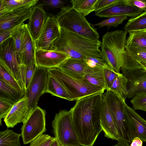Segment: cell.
<instances>
[{
	"instance_id": "obj_26",
	"label": "cell",
	"mask_w": 146,
	"mask_h": 146,
	"mask_svg": "<svg viewBox=\"0 0 146 146\" xmlns=\"http://www.w3.org/2000/svg\"><path fill=\"white\" fill-rule=\"evenodd\" d=\"M103 70L92 68L88 66L85 71L82 80L107 90Z\"/></svg>"
},
{
	"instance_id": "obj_6",
	"label": "cell",
	"mask_w": 146,
	"mask_h": 146,
	"mask_svg": "<svg viewBox=\"0 0 146 146\" xmlns=\"http://www.w3.org/2000/svg\"><path fill=\"white\" fill-rule=\"evenodd\" d=\"M48 70L66 89L70 96L71 101H77L92 94L104 93V89L71 77L59 68L48 69Z\"/></svg>"
},
{
	"instance_id": "obj_36",
	"label": "cell",
	"mask_w": 146,
	"mask_h": 146,
	"mask_svg": "<svg viewBox=\"0 0 146 146\" xmlns=\"http://www.w3.org/2000/svg\"><path fill=\"white\" fill-rule=\"evenodd\" d=\"M37 67L35 60H34L26 66L25 72V92L28 88Z\"/></svg>"
},
{
	"instance_id": "obj_35",
	"label": "cell",
	"mask_w": 146,
	"mask_h": 146,
	"mask_svg": "<svg viewBox=\"0 0 146 146\" xmlns=\"http://www.w3.org/2000/svg\"><path fill=\"white\" fill-rule=\"evenodd\" d=\"M85 61L89 66L92 68L111 69L102 58L86 56Z\"/></svg>"
},
{
	"instance_id": "obj_33",
	"label": "cell",
	"mask_w": 146,
	"mask_h": 146,
	"mask_svg": "<svg viewBox=\"0 0 146 146\" xmlns=\"http://www.w3.org/2000/svg\"><path fill=\"white\" fill-rule=\"evenodd\" d=\"M0 79H1L8 84L17 90L25 92L21 89L15 78L1 64H0Z\"/></svg>"
},
{
	"instance_id": "obj_14",
	"label": "cell",
	"mask_w": 146,
	"mask_h": 146,
	"mask_svg": "<svg viewBox=\"0 0 146 146\" xmlns=\"http://www.w3.org/2000/svg\"><path fill=\"white\" fill-rule=\"evenodd\" d=\"M33 7L0 12V31L20 26L29 19Z\"/></svg>"
},
{
	"instance_id": "obj_18",
	"label": "cell",
	"mask_w": 146,
	"mask_h": 146,
	"mask_svg": "<svg viewBox=\"0 0 146 146\" xmlns=\"http://www.w3.org/2000/svg\"><path fill=\"white\" fill-rule=\"evenodd\" d=\"M35 42L28 30L27 24H23L21 36L20 59L21 64L25 66L35 60Z\"/></svg>"
},
{
	"instance_id": "obj_34",
	"label": "cell",
	"mask_w": 146,
	"mask_h": 146,
	"mask_svg": "<svg viewBox=\"0 0 146 146\" xmlns=\"http://www.w3.org/2000/svg\"><path fill=\"white\" fill-rule=\"evenodd\" d=\"M130 102L134 110H141L146 111V93L135 96Z\"/></svg>"
},
{
	"instance_id": "obj_42",
	"label": "cell",
	"mask_w": 146,
	"mask_h": 146,
	"mask_svg": "<svg viewBox=\"0 0 146 146\" xmlns=\"http://www.w3.org/2000/svg\"><path fill=\"white\" fill-rule=\"evenodd\" d=\"M127 4L143 11H146V0H125Z\"/></svg>"
},
{
	"instance_id": "obj_41",
	"label": "cell",
	"mask_w": 146,
	"mask_h": 146,
	"mask_svg": "<svg viewBox=\"0 0 146 146\" xmlns=\"http://www.w3.org/2000/svg\"><path fill=\"white\" fill-rule=\"evenodd\" d=\"M13 104L7 101L0 99V121L1 125V119H5L11 110Z\"/></svg>"
},
{
	"instance_id": "obj_49",
	"label": "cell",
	"mask_w": 146,
	"mask_h": 146,
	"mask_svg": "<svg viewBox=\"0 0 146 146\" xmlns=\"http://www.w3.org/2000/svg\"><path fill=\"white\" fill-rule=\"evenodd\" d=\"M76 146V145L74 146V145H71V146Z\"/></svg>"
},
{
	"instance_id": "obj_48",
	"label": "cell",
	"mask_w": 146,
	"mask_h": 146,
	"mask_svg": "<svg viewBox=\"0 0 146 146\" xmlns=\"http://www.w3.org/2000/svg\"><path fill=\"white\" fill-rule=\"evenodd\" d=\"M140 65L142 69H143L146 70V64H140Z\"/></svg>"
},
{
	"instance_id": "obj_21",
	"label": "cell",
	"mask_w": 146,
	"mask_h": 146,
	"mask_svg": "<svg viewBox=\"0 0 146 146\" xmlns=\"http://www.w3.org/2000/svg\"><path fill=\"white\" fill-rule=\"evenodd\" d=\"M122 71L142 69L140 64H146V50H125L122 54Z\"/></svg>"
},
{
	"instance_id": "obj_22",
	"label": "cell",
	"mask_w": 146,
	"mask_h": 146,
	"mask_svg": "<svg viewBox=\"0 0 146 146\" xmlns=\"http://www.w3.org/2000/svg\"><path fill=\"white\" fill-rule=\"evenodd\" d=\"M88 66L85 61L70 58L62 64L59 68L69 76L82 80Z\"/></svg>"
},
{
	"instance_id": "obj_3",
	"label": "cell",
	"mask_w": 146,
	"mask_h": 146,
	"mask_svg": "<svg viewBox=\"0 0 146 146\" xmlns=\"http://www.w3.org/2000/svg\"><path fill=\"white\" fill-rule=\"evenodd\" d=\"M127 33L121 30L108 32L103 36L101 43V58L112 70L118 74L120 73Z\"/></svg>"
},
{
	"instance_id": "obj_16",
	"label": "cell",
	"mask_w": 146,
	"mask_h": 146,
	"mask_svg": "<svg viewBox=\"0 0 146 146\" xmlns=\"http://www.w3.org/2000/svg\"><path fill=\"white\" fill-rule=\"evenodd\" d=\"M143 11L130 5L125 0L99 11L95 12V15L100 17L109 18L111 17L126 15L131 18L136 17L141 14Z\"/></svg>"
},
{
	"instance_id": "obj_9",
	"label": "cell",
	"mask_w": 146,
	"mask_h": 146,
	"mask_svg": "<svg viewBox=\"0 0 146 146\" xmlns=\"http://www.w3.org/2000/svg\"><path fill=\"white\" fill-rule=\"evenodd\" d=\"M45 115V111L38 106L31 111L21 128L24 144L30 143L46 131Z\"/></svg>"
},
{
	"instance_id": "obj_13",
	"label": "cell",
	"mask_w": 146,
	"mask_h": 146,
	"mask_svg": "<svg viewBox=\"0 0 146 146\" xmlns=\"http://www.w3.org/2000/svg\"><path fill=\"white\" fill-rule=\"evenodd\" d=\"M127 79L128 98L140 94L146 93V70L139 69L122 71Z\"/></svg>"
},
{
	"instance_id": "obj_19",
	"label": "cell",
	"mask_w": 146,
	"mask_h": 146,
	"mask_svg": "<svg viewBox=\"0 0 146 146\" xmlns=\"http://www.w3.org/2000/svg\"><path fill=\"white\" fill-rule=\"evenodd\" d=\"M100 121L104 136L120 142L119 135L113 119L103 95L102 102Z\"/></svg>"
},
{
	"instance_id": "obj_25",
	"label": "cell",
	"mask_w": 146,
	"mask_h": 146,
	"mask_svg": "<svg viewBox=\"0 0 146 146\" xmlns=\"http://www.w3.org/2000/svg\"><path fill=\"white\" fill-rule=\"evenodd\" d=\"M0 99L14 104L25 96V92L18 90L0 79Z\"/></svg>"
},
{
	"instance_id": "obj_17",
	"label": "cell",
	"mask_w": 146,
	"mask_h": 146,
	"mask_svg": "<svg viewBox=\"0 0 146 146\" xmlns=\"http://www.w3.org/2000/svg\"><path fill=\"white\" fill-rule=\"evenodd\" d=\"M47 17L42 4L33 7L27 25L35 42L38 38Z\"/></svg>"
},
{
	"instance_id": "obj_37",
	"label": "cell",
	"mask_w": 146,
	"mask_h": 146,
	"mask_svg": "<svg viewBox=\"0 0 146 146\" xmlns=\"http://www.w3.org/2000/svg\"><path fill=\"white\" fill-rule=\"evenodd\" d=\"M55 137L42 134L30 143L29 146H50Z\"/></svg>"
},
{
	"instance_id": "obj_30",
	"label": "cell",
	"mask_w": 146,
	"mask_h": 146,
	"mask_svg": "<svg viewBox=\"0 0 146 146\" xmlns=\"http://www.w3.org/2000/svg\"><path fill=\"white\" fill-rule=\"evenodd\" d=\"M21 134L6 129L0 132V146H21L19 137Z\"/></svg>"
},
{
	"instance_id": "obj_5",
	"label": "cell",
	"mask_w": 146,
	"mask_h": 146,
	"mask_svg": "<svg viewBox=\"0 0 146 146\" xmlns=\"http://www.w3.org/2000/svg\"><path fill=\"white\" fill-rule=\"evenodd\" d=\"M103 96L113 119L120 142L131 143L133 140L131 130L125 108V100L108 90Z\"/></svg>"
},
{
	"instance_id": "obj_46",
	"label": "cell",
	"mask_w": 146,
	"mask_h": 146,
	"mask_svg": "<svg viewBox=\"0 0 146 146\" xmlns=\"http://www.w3.org/2000/svg\"><path fill=\"white\" fill-rule=\"evenodd\" d=\"M50 146H62L59 143L58 140L55 138V139L51 143Z\"/></svg>"
},
{
	"instance_id": "obj_23",
	"label": "cell",
	"mask_w": 146,
	"mask_h": 146,
	"mask_svg": "<svg viewBox=\"0 0 146 146\" xmlns=\"http://www.w3.org/2000/svg\"><path fill=\"white\" fill-rule=\"evenodd\" d=\"M125 48L127 50H146V29L129 33Z\"/></svg>"
},
{
	"instance_id": "obj_44",
	"label": "cell",
	"mask_w": 146,
	"mask_h": 146,
	"mask_svg": "<svg viewBox=\"0 0 146 146\" xmlns=\"http://www.w3.org/2000/svg\"><path fill=\"white\" fill-rule=\"evenodd\" d=\"M42 3L43 5L50 7L57 8L64 6V2L61 0H47L43 1Z\"/></svg>"
},
{
	"instance_id": "obj_12",
	"label": "cell",
	"mask_w": 146,
	"mask_h": 146,
	"mask_svg": "<svg viewBox=\"0 0 146 146\" xmlns=\"http://www.w3.org/2000/svg\"><path fill=\"white\" fill-rule=\"evenodd\" d=\"M35 58L38 67L48 69L59 68L70 57L62 52L44 50L35 47Z\"/></svg>"
},
{
	"instance_id": "obj_28",
	"label": "cell",
	"mask_w": 146,
	"mask_h": 146,
	"mask_svg": "<svg viewBox=\"0 0 146 146\" xmlns=\"http://www.w3.org/2000/svg\"><path fill=\"white\" fill-rule=\"evenodd\" d=\"M127 81V78L121 73L115 80L109 90L125 100L128 96Z\"/></svg>"
},
{
	"instance_id": "obj_20",
	"label": "cell",
	"mask_w": 146,
	"mask_h": 146,
	"mask_svg": "<svg viewBox=\"0 0 146 146\" xmlns=\"http://www.w3.org/2000/svg\"><path fill=\"white\" fill-rule=\"evenodd\" d=\"M127 114L129 121L133 140L136 137L146 142V121L135 110L125 105Z\"/></svg>"
},
{
	"instance_id": "obj_27",
	"label": "cell",
	"mask_w": 146,
	"mask_h": 146,
	"mask_svg": "<svg viewBox=\"0 0 146 146\" xmlns=\"http://www.w3.org/2000/svg\"><path fill=\"white\" fill-rule=\"evenodd\" d=\"M38 0H0V12L34 7Z\"/></svg>"
},
{
	"instance_id": "obj_11",
	"label": "cell",
	"mask_w": 146,
	"mask_h": 146,
	"mask_svg": "<svg viewBox=\"0 0 146 146\" xmlns=\"http://www.w3.org/2000/svg\"><path fill=\"white\" fill-rule=\"evenodd\" d=\"M60 29L56 16L49 15L38 38L35 42V47L46 50H56L54 42L60 35Z\"/></svg>"
},
{
	"instance_id": "obj_32",
	"label": "cell",
	"mask_w": 146,
	"mask_h": 146,
	"mask_svg": "<svg viewBox=\"0 0 146 146\" xmlns=\"http://www.w3.org/2000/svg\"><path fill=\"white\" fill-rule=\"evenodd\" d=\"M126 15L118 16L111 17L101 21L92 25L93 27L98 26L99 28L107 27L108 28L111 27H116L122 24L123 21L127 19Z\"/></svg>"
},
{
	"instance_id": "obj_31",
	"label": "cell",
	"mask_w": 146,
	"mask_h": 146,
	"mask_svg": "<svg viewBox=\"0 0 146 146\" xmlns=\"http://www.w3.org/2000/svg\"><path fill=\"white\" fill-rule=\"evenodd\" d=\"M97 0H72V7L85 16L94 11V6Z\"/></svg>"
},
{
	"instance_id": "obj_2",
	"label": "cell",
	"mask_w": 146,
	"mask_h": 146,
	"mask_svg": "<svg viewBox=\"0 0 146 146\" xmlns=\"http://www.w3.org/2000/svg\"><path fill=\"white\" fill-rule=\"evenodd\" d=\"M60 31V35L54 42L56 50L78 60L85 61L86 56L101 58L99 39H89L61 28Z\"/></svg>"
},
{
	"instance_id": "obj_45",
	"label": "cell",
	"mask_w": 146,
	"mask_h": 146,
	"mask_svg": "<svg viewBox=\"0 0 146 146\" xmlns=\"http://www.w3.org/2000/svg\"><path fill=\"white\" fill-rule=\"evenodd\" d=\"M143 141L137 137L134 138L130 145V146H142Z\"/></svg>"
},
{
	"instance_id": "obj_7",
	"label": "cell",
	"mask_w": 146,
	"mask_h": 146,
	"mask_svg": "<svg viewBox=\"0 0 146 146\" xmlns=\"http://www.w3.org/2000/svg\"><path fill=\"white\" fill-rule=\"evenodd\" d=\"M0 64L3 65L15 78L21 89L25 90L26 66L19 61L15 41L10 37L0 44Z\"/></svg>"
},
{
	"instance_id": "obj_29",
	"label": "cell",
	"mask_w": 146,
	"mask_h": 146,
	"mask_svg": "<svg viewBox=\"0 0 146 146\" xmlns=\"http://www.w3.org/2000/svg\"><path fill=\"white\" fill-rule=\"evenodd\" d=\"M127 33L146 29V11L129 19L123 28Z\"/></svg>"
},
{
	"instance_id": "obj_4",
	"label": "cell",
	"mask_w": 146,
	"mask_h": 146,
	"mask_svg": "<svg viewBox=\"0 0 146 146\" xmlns=\"http://www.w3.org/2000/svg\"><path fill=\"white\" fill-rule=\"evenodd\" d=\"M55 16L60 28L89 39H99V35L92 25L72 6L62 7Z\"/></svg>"
},
{
	"instance_id": "obj_10",
	"label": "cell",
	"mask_w": 146,
	"mask_h": 146,
	"mask_svg": "<svg viewBox=\"0 0 146 146\" xmlns=\"http://www.w3.org/2000/svg\"><path fill=\"white\" fill-rule=\"evenodd\" d=\"M48 74V69L37 66L36 69L25 94L30 111L37 106L40 98L44 93Z\"/></svg>"
},
{
	"instance_id": "obj_24",
	"label": "cell",
	"mask_w": 146,
	"mask_h": 146,
	"mask_svg": "<svg viewBox=\"0 0 146 146\" xmlns=\"http://www.w3.org/2000/svg\"><path fill=\"white\" fill-rule=\"evenodd\" d=\"M45 93L71 101L70 96L64 87L54 77L48 72Z\"/></svg>"
},
{
	"instance_id": "obj_1",
	"label": "cell",
	"mask_w": 146,
	"mask_h": 146,
	"mask_svg": "<svg viewBox=\"0 0 146 146\" xmlns=\"http://www.w3.org/2000/svg\"><path fill=\"white\" fill-rule=\"evenodd\" d=\"M103 93L83 97L71 108L74 127L82 146H93L102 131L100 117Z\"/></svg>"
},
{
	"instance_id": "obj_39",
	"label": "cell",
	"mask_w": 146,
	"mask_h": 146,
	"mask_svg": "<svg viewBox=\"0 0 146 146\" xmlns=\"http://www.w3.org/2000/svg\"><path fill=\"white\" fill-rule=\"evenodd\" d=\"M124 0H97L94 6L95 12L123 2Z\"/></svg>"
},
{
	"instance_id": "obj_15",
	"label": "cell",
	"mask_w": 146,
	"mask_h": 146,
	"mask_svg": "<svg viewBox=\"0 0 146 146\" xmlns=\"http://www.w3.org/2000/svg\"><path fill=\"white\" fill-rule=\"evenodd\" d=\"M30 112L28 107V99L25 95L13 105L4 119V121L8 128H13L18 123L24 122Z\"/></svg>"
},
{
	"instance_id": "obj_43",
	"label": "cell",
	"mask_w": 146,
	"mask_h": 146,
	"mask_svg": "<svg viewBox=\"0 0 146 146\" xmlns=\"http://www.w3.org/2000/svg\"><path fill=\"white\" fill-rule=\"evenodd\" d=\"M21 25L12 29L0 31V44L8 38L11 37L13 33Z\"/></svg>"
},
{
	"instance_id": "obj_47",
	"label": "cell",
	"mask_w": 146,
	"mask_h": 146,
	"mask_svg": "<svg viewBox=\"0 0 146 146\" xmlns=\"http://www.w3.org/2000/svg\"><path fill=\"white\" fill-rule=\"evenodd\" d=\"M113 146H130L129 144L123 142H118V143Z\"/></svg>"
},
{
	"instance_id": "obj_40",
	"label": "cell",
	"mask_w": 146,
	"mask_h": 146,
	"mask_svg": "<svg viewBox=\"0 0 146 146\" xmlns=\"http://www.w3.org/2000/svg\"><path fill=\"white\" fill-rule=\"evenodd\" d=\"M24 23L16 30L11 36V37H12L14 40L18 58L21 64V63L20 59V52L21 42V33L23 25Z\"/></svg>"
},
{
	"instance_id": "obj_38",
	"label": "cell",
	"mask_w": 146,
	"mask_h": 146,
	"mask_svg": "<svg viewBox=\"0 0 146 146\" xmlns=\"http://www.w3.org/2000/svg\"><path fill=\"white\" fill-rule=\"evenodd\" d=\"M103 72L107 90H109L115 80L121 73H117L111 69L108 68L104 69Z\"/></svg>"
},
{
	"instance_id": "obj_8",
	"label": "cell",
	"mask_w": 146,
	"mask_h": 146,
	"mask_svg": "<svg viewBox=\"0 0 146 146\" xmlns=\"http://www.w3.org/2000/svg\"><path fill=\"white\" fill-rule=\"evenodd\" d=\"M52 126L54 137L62 146H81L74 127L71 109L56 113Z\"/></svg>"
}]
</instances>
